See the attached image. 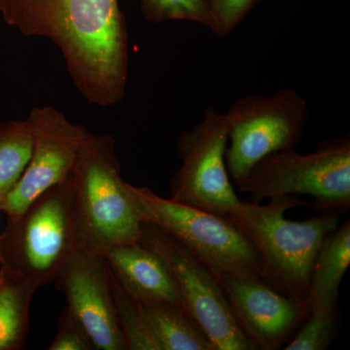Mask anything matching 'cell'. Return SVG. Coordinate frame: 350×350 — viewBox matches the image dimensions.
<instances>
[{
	"label": "cell",
	"instance_id": "17",
	"mask_svg": "<svg viewBox=\"0 0 350 350\" xmlns=\"http://www.w3.org/2000/svg\"><path fill=\"white\" fill-rule=\"evenodd\" d=\"M32 145L29 120L0 122V202L24 174L31 160Z\"/></svg>",
	"mask_w": 350,
	"mask_h": 350
},
{
	"label": "cell",
	"instance_id": "16",
	"mask_svg": "<svg viewBox=\"0 0 350 350\" xmlns=\"http://www.w3.org/2000/svg\"><path fill=\"white\" fill-rule=\"evenodd\" d=\"M38 289L0 271V350L25 349L29 331V310Z\"/></svg>",
	"mask_w": 350,
	"mask_h": 350
},
{
	"label": "cell",
	"instance_id": "15",
	"mask_svg": "<svg viewBox=\"0 0 350 350\" xmlns=\"http://www.w3.org/2000/svg\"><path fill=\"white\" fill-rule=\"evenodd\" d=\"M140 304L160 350H214L206 333L180 304Z\"/></svg>",
	"mask_w": 350,
	"mask_h": 350
},
{
	"label": "cell",
	"instance_id": "1",
	"mask_svg": "<svg viewBox=\"0 0 350 350\" xmlns=\"http://www.w3.org/2000/svg\"><path fill=\"white\" fill-rule=\"evenodd\" d=\"M5 22L25 36L50 39L85 100L109 107L123 100L129 33L118 0H0Z\"/></svg>",
	"mask_w": 350,
	"mask_h": 350
},
{
	"label": "cell",
	"instance_id": "12",
	"mask_svg": "<svg viewBox=\"0 0 350 350\" xmlns=\"http://www.w3.org/2000/svg\"><path fill=\"white\" fill-rule=\"evenodd\" d=\"M55 283L66 296L68 310L86 329L96 350H128L113 298L111 271L103 255L76 251Z\"/></svg>",
	"mask_w": 350,
	"mask_h": 350
},
{
	"label": "cell",
	"instance_id": "6",
	"mask_svg": "<svg viewBox=\"0 0 350 350\" xmlns=\"http://www.w3.org/2000/svg\"><path fill=\"white\" fill-rule=\"evenodd\" d=\"M138 218L183 244L217 276L251 273L262 278L254 245L229 219L165 199L148 187L125 183Z\"/></svg>",
	"mask_w": 350,
	"mask_h": 350
},
{
	"label": "cell",
	"instance_id": "9",
	"mask_svg": "<svg viewBox=\"0 0 350 350\" xmlns=\"http://www.w3.org/2000/svg\"><path fill=\"white\" fill-rule=\"evenodd\" d=\"M227 144L225 115L206 108L202 121L179 137L181 165L170 178V199L221 216L238 206L241 200L226 167Z\"/></svg>",
	"mask_w": 350,
	"mask_h": 350
},
{
	"label": "cell",
	"instance_id": "22",
	"mask_svg": "<svg viewBox=\"0 0 350 350\" xmlns=\"http://www.w3.org/2000/svg\"><path fill=\"white\" fill-rule=\"evenodd\" d=\"M50 350H96L89 334L68 306L64 308L57 321L56 337Z\"/></svg>",
	"mask_w": 350,
	"mask_h": 350
},
{
	"label": "cell",
	"instance_id": "3",
	"mask_svg": "<svg viewBox=\"0 0 350 350\" xmlns=\"http://www.w3.org/2000/svg\"><path fill=\"white\" fill-rule=\"evenodd\" d=\"M80 250L70 174L38 196L0 234V271L36 286L55 282Z\"/></svg>",
	"mask_w": 350,
	"mask_h": 350
},
{
	"label": "cell",
	"instance_id": "5",
	"mask_svg": "<svg viewBox=\"0 0 350 350\" xmlns=\"http://www.w3.org/2000/svg\"><path fill=\"white\" fill-rule=\"evenodd\" d=\"M251 202L286 195L312 197L317 213L342 216L350 207V135L320 142L314 151L294 149L262 158L238 185Z\"/></svg>",
	"mask_w": 350,
	"mask_h": 350
},
{
	"label": "cell",
	"instance_id": "11",
	"mask_svg": "<svg viewBox=\"0 0 350 350\" xmlns=\"http://www.w3.org/2000/svg\"><path fill=\"white\" fill-rule=\"evenodd\" d=\"M232 314L257 350L286 345L310 315V308L271 286L260 275L219 276Z\"/></svg>",
	"mask_w": 350,
	"mask_h": 350
},
{
	"label": "cell",
	"instance_id": "10",
	"mask_svg": "<svg viewBox=\"0 0 350 350\" xmlns=\"http://www.w3.org/2000/svg\"><path fill=\"white\" fill-rule=\"evenodd\" d=\"M27 120L33 135L31 160L0 202V211L8 219L17 217L38 196L68 178L89 133L52 107H34Z\"/></svg>",
	"mask_w": 350,
	"mask_h": 350
},
{
	"label": "cell",
	"instance_id": "18",
	"mask_svg": "<svg viewBox=\"0 0 350 350\" xmlns=\"http://www.w3.org/2000/svg\"><path fill=\"white\" fill-rule=\"evenodd\" d=\"M111 283L117 317L128 350H160L140 301L126 293L112 273Z\"/></svg>",
	"mask_w": 350,
	"mask_h": 350
},
{
	"label": "cell",
	"instance_id": "2",
	"mask_svg": "<svg viewBox=\"0 0 350 350\" xmlns=\"http://www.w3.org/2000/svg\"><path fill=\"white\" fill-rule=\"evenodd\" d=\"M308 206L300 196L269 199L267 204L241 200L225 217L247 237L262 264V278L278 291L310 308L313 262L324 239L340 224V215L319 213L290 220V209Z\"/></svg>",
	"mask_w": 350,
	"mask_h": 350
},
{
	"label": "cell",
	"instance_id": "7",
	"mask_svg": "<svg viewBox=\"0 0 350 350\" xmlns=\"http://www.w3.org/2000/svg\"><path fill=\"white\" fill-rule=\"evenodd\" d=\"M224 115L229 144L226 167L238 186L262 158L300 144L310 110L305 98L286 87L269 96H243Z\"/></svg>",
	"mask_w": 350,
	"mask_h": 350
},
{
	"label": "cell",
	"instance_id": "13",
	"mask_svg": "<svg viewBox=\"0 0 350 350\" xmlns=\"http://www.w3.org/2000/svg\"><path fill=\"white\" fill-rule=\"evenodd\" d=\"M103 255L117 282L135 300L172 301L182 306L169 269L149 248L139 243L123 244L109 248Z\"/></svg>",
	"mask_w": 350,
	"mask_h": 350
},
{
	"label": "cell",
	"instance_id": "8",
	"mask_svg": "<svg viewBox=\"0 0 350 350\" xmlns=\"http://www.w3.org/2000/svg\"><path fill=\"white\" fill-rule=\"evenodd\" d=\"M138 243L156 253L169 269L182 306L206 333L214 350H257L232 314L217 276L183 244L142 222Z\"/></svg>",
	"mask_w": 350,
	"mask_h": 350
},
{
	"label": "cell",
	"instance_id": "4",
	"mask_svg": "<svg viewBox=\"0 0 350 350\" xmlns=\"http://www.w3.org/2000/svg\"><path fill=\"white\" fill-rule=\"evenodd\" d=\"M70 180L80 250L103 255L114 246L138 243L142 221L126 193L111 135L88 133Z\"/></svg>",
	"mask_w": 350,
	"mask_h": 350
},
{
	"label": "cell",
	"instance_id": "20",
	"mask_svg": "<svg viewBox=\"0 0 350 350\" xmlns=\"http://www.w3.org/2000/svg\"><path fill=\"white\" fill-rule=\"evenodd\" d=\"M145 19L154 24L186 21L208 27V15L202 0H140Z\"/></svg>",
	"mask_w": 350,
	"mask_h": 350
},
{
	"label": "cell",
	"instance_id": "21",
	"mask_svg": "<svg viewBox=\"0 0 350 350\" xmlns=\"http://www.w3.org/2000/svg\"><path fill=\"white\" fill-rule=\"evenodd\" d=\"M208 15V29L226 38L247 17L259 0H202Z\"/></svg>",
	"mask_w": 350,
	"mask_h": 350
},
{
	"label": "cell",
	"instance_id": "14",
	"mask_svg": "<svg viewBox=\"0 0 350 350\" xmlns=\"http://www.w3.org/2000/svg\"><path fill=\"white\" fill-rule=\"evenodd\" d=\"M350 265V222L326 237L313 262L310 308L337 306L338 288Z\"/></svg>",
	"mask_w": 350,
	"mask_h": 350
},
{
	"label": "cell",
	"instance_id": "19",
	"mask_svg": "<svg viewBox=\"0 0 350 350\" xmlns=\"http://www.w3.org/2000/svg\"><path fill=\"white\" fill-rule=\"evenodd\" d=\"M337 306L310 308V315L285 350H326L330 347L337 330Z\"/></svg>",
	"mask_w": 350,
	"mask_h": 350
}]
</instances>
